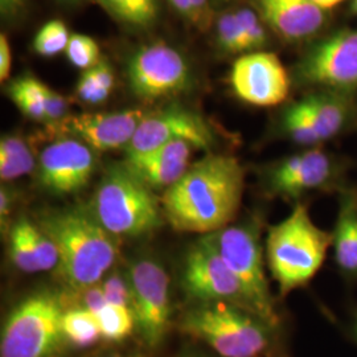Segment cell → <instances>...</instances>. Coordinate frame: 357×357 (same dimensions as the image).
I'll list each match as a JSON object with an SVG mask.
<instances>
[{
	"label": "cell",
	"mask_w": 357,
	"mask_h": 357,
	"mask_svg": "<svg viewBox=\"0 0 357 357\" xmlns=\"http://www.w3.org/2000/svg\"><path fill=\"white\" fill-rule=\"evenodd\" d=\"M332 246L339 268L348 275H357V200L349 193H343Z\"/></svg>",
	"instance_id": "ffe728a7"
},
{
	"label": "cell",
	"mask_w": 357,
	"mask_h": 357,
	"mask_svg": "<svg viewBox=\"0 0 357 357\" xmlns=\"http://www.w3.org/2000/svg\"><path fill=\"white\" fill-rule=\"evenodd\" d=\"M227 1H229V0H212L213 4H224V3H227Z\"/></svg>",
	"instance_id": "ee69618b"
},
{
	"label": "cell",
	"mask_w": 357,
	"mask_h": 357,
	"mask_svg": "<svg viewBox=\"0 0 357 357\" xmlns=\"http://www.w3.org/2000/svg\"><path fill=\"white\" fill-rule=\"evenodd\" d=\"M181 284L184 291L197 303L227 302L255 314L241 282L227 266L206 236H202L193 243L185 255Z\"/></svg>",
	"instance_id": "9c48e42d"
},
{
	"label": "cell",
	"mask_w": 357,
	"mask_h": 357,
	"mask_svg": "<svg viewBox=\"0 0 357 357\" xmlns=\"http://www.w3.org/2000/svg\"><path fill=\"white\" fill-rule=\"evenodd\" d=\"M331 245V233L320 229L301 203L268 228L266 261L282 296L306 286L318 274Z\"/></svg>",
	"instance_id": "3957f363"
},
{
	"label": "cell",
	"mask_w": 357,
	"mask_h": 357,
	"mask_svg": "<svg viewBox=\"0 0 357 357\" xmlns=\"http://www.w3.org/2000/svg\"><path fill=\"white\" fill-rule=\"evenodd\" d=\"M100 323L102 337L109 342H122L137 326L131 308L106 305L96 315Z\"/></svg>",
	"instance_id": "484cf974"
},
{
	"label": "cell",
	"mask_w": 357,
	"mask_h": 357,
	"mask_svg": "<svg viewBox=\"0 0 357 357\" xmlns=\"http://www.w3.org/2000/svg\"><path fill=\"white\" fill-rule=\"evenodd\" d=\"M100 6L122 26L147 29L159 16V0H97Z\"/></svg>",
	"instance_id": "44dd1931"
},
{
	"label": "cell",
	"mask_w": 357,
	"mask_h": 357,
	"mask_svg": "<svg viewBox=\"0 0 357 357\" xmlns=\"http://www.w3.org/2000/svg\"><path fill=\"white\" fill-rule=\"evenodd\" d=\"M237 19L243 28V35L248 43L249 52H258L268 44V33L265 23L255 8L241 7L236 11Z\"/></svg>",
	"instance_id": "4dcf8cb0"
},
{
	"label": "cell",
	"mask_w": 357,
	"mask_h": 357,
	"mask_svg": "<svg viewBox=\"0 0 357 357\" xmlns=\"http://www.w3.org/2000/svg\"><path fill=\"white\" fill-rule=\"evenodd\" d=\"M192 149L188 142H171L151 153L126 156L123 163L132 175L153 191H167L191 166Z\"/></svg>",
	"instance_id": "ac0fdd59"
},
{
	"label": "cell",
	"mask_w": 357,
	"mask_h": 357,
	"mask_svg": "<svg viewBox=\"0 0 357 357\" xmlns=\"http://www.w3.org/2000/svg\"><path fill=\"white\" fill-rule=\"evenodd\" d=\"M101 286L107 305L131 308L132 301L128 275H123L119 271H114L103 278Z\"/></svg>",
	"instance_id": "1f68e13d"
},
{
	"label": "cell",
	"mask_w": 357,
	"mask_h": 357,
	"mask_svg": "<svg viewBox=\"0 0 357 357\" xmlns=\"http://www.w3.org/2000/svg\"><path fill=\"white\" fill-rule=\"evenodd\" d=\"M64 295L38 291L13 307L1 330L0 357H60L66 343Z\"/></svg>",
	"instance_id": "5b68a950"
},
{
	"label": "cell",
	"mask_w": 357,
	"mask_h": 357,
	"mask_svg": "<svg viewBox=\"0 0 357 357\" xmlns=\"http://www.w3.org/2000/svg\"><path fill=\"white\" fill-rule=\"evenodd\" d=\"M144 115L139 109L69 115L54 130L84 142L94 151L103 153L126 149Z\"/></svg>",
	"instance_id": "2e32d148"
},
{
	"label": "cell",
	"mask_w": 357,
	"mask_h": 357,
	"mask_svg": "<svg viewBox=\"0 0 357 357\" xmlns=\"http://www.w3.org/2000/svg\"><path fill=\"white\" fill-rule=\"evenodd\" d=\"M355 330H356V333H357V315H356V326H355Z\"/></svg>",
	"instance_id": "bcb514c9"
},
{
	"label": "cell",
	"mask_w": 357,
	"mask_h": 357,
	"mask_svg": "<svg viewBox=\"0 0 357 357\" xmlns=\"http://www.w3.org/2000/svg\"><path fill=\"white\" fill-rule=\"evenodd\" d=\"M167 1L172 7V10H175L181 17L187 19L188 22H191L193 26H196L197 16H196L195 8L192 6L191 0H167Z\"/></svg>",
	"instance_id": "f35d334b"
},
{
	"label": "cell",
	"mask_w": 357,
	"mask_h": 357,
	"mask_svg": "<svg viewBox=\"0 0 357 357\" xmlns=\"http://www.w3.org/2000/svg\"><path fill=\"white\" fill-rule=\"evenodd\" d=\"M102 357H144L141 354H112Z\"/></svg>",
	"instance_id": "b9f144b4"
},
{
	"label": "cell",
	"mask_w": 357,
	"mask_h": 357,
	"mask_svg": "<svg viewBox=\"0 0 357 357\" xmlns=\"http://www.w3.org/2000/svg\"><path fill=\"white\" fill-rule=\"evenodd\" d=\"M175 141L188 142L193 149L211 150L216 135L203 115L174 103L144 115L125 153L126 156H138Z\"/></svg>",
	"instance_id": "7c38bea8"
},
{
	"label": "cell",
	"mask_w": 357,
	"mask_h": 357,
	"mask_svg": "<svg viewBox=\"0 0 357 357\" xmlns=\"http://www.w3.org/2000/svg\"><path fill=\"white\" fill-rule=\"evenodd\" d=\"M13 65V54L8 36L1 32L0 33V81L6 82L11 73Z\"/></svg>",
	"instance_id": "e575fe53"
},
{
	"label": "cell",
	"mask_w": 357,
	"mask_h": 357,
	"mask_svg": "<svg viewBox=\"0 0 357 357\" xmlns=\"http://www.w3.org/2000/svg\"><path fill=\"white\" fill-rule=\"evenodd\" d=\"M15 199L11 190L1 187L0 190V218H1V227H4L8 222V217L13 212V205Z\"/></svg>",
	"instance_id": "ab89813d"
},
{
	"label": "cell",
	"mask_w": 357,
	"mask_h": 357,
	"mask_svg": "<svg viewBox=\"0 0 357 357\" xmlns=\"http://www.w3.org/2000/svg\"><path fill=\"white\" fill-rule=\"evenodd\" d=\"M354 11L357 13V0L354 1Z\"/></svg>",
	"instance_id": "f6af8a7d"
},
{
	"label": "cell",
	"mask_w": 357,
	"mask_h": 357,
	"mask_svg": "<svg viewBox=\"0 0 357 357\" xmlns=\"http://www.w3.org/2000/svg\"><path fill=\"white\" fill-rule=\"evenodd\" d=\"M230 86L243 102L270 107L284 102L290 77L280 57L270 52H252L238 57L230 70Z\"/></svg>",
	"instance_id": "4fadbf2b"
},
{
	"label": "cell",
	"mask_w": 357,
	"mask_h": 357,
	"mask_svg": "<svg viewBox=\"0 0 357 357\" xmlns=\"http://www.w3.org/2000/svg\"><path fill=\"white\" fill-rule=\"evenodd\" d=\"M216 41L218 50L225 54L249 52L243 28L234 11H225L217 17Z\"/></svg>",
	"instance_id": "83f0119b"
},
{
	"label": "cell",
	"mask_w": 357,
	"mask_h": 357,
	"mask_svg": "<svg viewBox=\"0 0 357 357\" xmlns=\"http://www.w3.org/2000/svg\"><path fill=\"white\" fill-rule=\"evenodd\" d=\"M253 6L266 26L291 43L314 36L327 22L312 0H253Z\"/></svg>",
	"instance_id": "e0dca14e"
},
{
	"label": "cell",
	"mask_w": 357,
	"mask_h": 357,
	"mask_svg": "<svg viewBox=\"0 0 357 357\" xmlns=\"http://www.w3.org/2000/svg\"><path fill=\"white\" fill-rule=\"evenodd\" d=\"M32 221L26 217L19 218L10 230L8 255L13 266L24 273H38V261L31 240Z\"/></svg>",
	"instance_id": "d4e9b609"
},
{
	"label": "cell",
	"mask_w": 357,
	"mask_h": 357,
	"mask_svg": "<svg viewBox=\"0 0 357 357\" xmlns=\"http://www.w3.org/2000/svg\"><path fill=\"white\" fill-rule=\"evenodd\" d=\"M185 357H200V356H185Z\"/></svg>",
	"instance_id": "7dc6e473"
},
{
	"label": "cell",
	"mask_w": 357,
	"mask_h": 357,
	"mask_svg": "<svg viewBox=\"0 0 357 357\" xmlns=\"http://www.w3.org/2000/svg\"><path fill=\"white\" fill-rule=\"evenodd\" d=\"M44 109L47 115V123L51 128H57L69 116L68 100L56 90L52 89L47 84H44Z\"/></svg>",
	"instance_id": "836d02e7"
},
{
	"label": "cell",
	"mask_w": 357,
	"mask_h": 357,
	"mask_svg": "<svg viewBox=\"0 0 357 357\" xmlns=\"http://www.w3.org/2000/svg\"><path fill=\"white\" fill-rule=\"evenodd\" d=\"M90 69L93 70L94 76H96L97 81L100 82V85L102 86L103 89L112 93L114 89L115 75L112 65L107 63V60L101 59V61L98 64L90 68Z\"/></svg>",
	"instance_id": "d590c367"
},
{
	"label": "cell",
	"mask_w": 357,
	"mask_h": 357,
	"mask_svg": "<svg viewBox=\"0 0 357 357\" xmlns=\"http://www.w3.org/2000/svg\"><path fill=\"white\" fill-rule=\"evenodd\" d=\"M90 211L114 237H142L163 224L153 190L132 175L123 162L106 169Z\"/></svg>",
	"instance_id": "277c9868"
},
{
	"label": "cell",
	"mask_w": 357,
	"mask_h": 357,
	"mask_svg": "<svg viewBox=\"0 0 357 357\" xmlns=\"http://www.w3.org/2000/svg\"><path fill=\"white\" fill-rule=\"evenodd\" d=\"M245 171L240 160L208 153L165 191L163 213L178 231L209 234L229 227L243 202Z\"/></svg>",
	"instance_id": "6da1fadb"
},
{
	"label": "cell",
	"mask_w": 357,
	"mask_h": 357,
	"mask_svg": "<svg viewBox=\"0 0 357 357\" xmlns=\"http://www.w3.org/2000/svg\"><path fill=\"white\" fill-rule=\"evenodd\" d=\"M301 82L323 90L357 88V31L343 29L314 44L296 65Z\"/></svg>",
	"instance_id": "8fae6325"
},
{
	"label": "cell",
	"mask_w": 357,
	"mask_h": 357,
	"mask_svg": "<svg viewBox=\"0 0 357 357\" xmlns=\"http://www.w3.org/2000/svg\"><path fill=\"white\" fill-rule=\"evenodd\" d=\"M66 59L78 69H90L101 61V48L90 36L75 33L69 38L66 47Z\"/></svg>",
	"instance_id": "f546056e"
},
{
	"label": "cell",
	"mask_w": 357,
	"mask_h": 357,
	"mask_svg": "<svg viewBox=\"0 0 357 357\" xmlns=\"http://www.w3.org/2000/svg\"><path fill=\"white\" fill-rule=\"evenodd\" d=\"M192 6L197 16L196 26L202 31L208 29L212 24V0H191Z\"/></svg>",
	"instance_id": "74e56055"
},
{
	"label": "cell",
	"mask_w": 357,
	"mask_h": 357,
	"mask_svg": "<svg viewBox=\"0 0 357 357\" xmlns=\"http://www.w3.org/2000/svg\"><path fill=\"white\" fill-rule=\"evenodd\" d=\"M112 93L103 89L97 81L91 69H86L81 73L76 85V97L81 102L86 105H100L105 102Z\"/></svg>",
	"instance_id": "d6a6232c"
},
{
	"label": "cell",
	"mask_w": 357,
	"mask_h": 357,
	"mask_svg": "<svg viewBox=\"0 0 357 357\" xmlns=\"http://www.w3.org/2000/svg\"><path fill=\"white\" fill-rule=\"evenodd\" d=\"M60 3H64V4H75V3H79L81 0H57Z\"/></svg>",
	"instance_id": "7bdbcfd3"
},
{
	"label": "cell",
	"mask_w": 357,
	"mask_h": 357,
	"mask_svg": "<svg viewBox=\"0 0 357 357\" xmlns=\"http://www.w3.org/2000/svg\"><path fill=\"white\" fill-rule=\"evenodd\" d=\"M35 156L26 139L16 134L3 135L0 139V178L11 181L35 169Z\"/></svg>",
	"instance_id": "7402d4cb"
},
{
	"label": "cell",
	"mask_w": 357,
	"mask_h": 357,
	"mask_svg": "<svg viewBox=\"0 0 357 357\" xmlns=\"http://www.w3.org/2000/svg\"><path fill=\"white\" fill-rule=\"evenodd\" d=\"M63 331L68 343L82 348L96 344L102 337L97 317L82 307L66 308L63 317Z\"/></svg>",
	"instance_id": "cb8c5ba5"
},
{
	"label": "cell",
	"mask_w": 357,
	"mask_h": 357,
	"mask_svg": "<svg viewBox=\"0 0 357 357\" xmlns=\"http://www.w3.org/2000/svg\"><path fill=\"white\" fill-rule=\"evenodd\" d=\"M227 266L241 282L253 312L270 327L278 315L270 293L258 230L253 225H234L205 234Z\"/></svg>",
	"instance_id": "52a82bcc"
},
{
	"label": "cell",
	"mask_w": 357,
	"mask_h": 357,
	"mask_svg": "<svg viewBox=\"0 0 357 357\" xmlns=\"http://www.w3.org/2000/svg\"><path fill=\"white\" fill-rule=\"evenodd\" d=\"M126 77L137 98L153 102L190 89L193 73L181 52L165 41H156L142 45L130 56Z\"/></svg>",
	"instance_id": "ba28073f"
},
{
	"label": "cell",
	"mask_w": 357,
	"mask_h": 357,
	"mask_svg": "<svg viewBox=\"0 0 357 357\" xmlns=\"http://www.w3.org/2000/svg\"><path fill=\"white\" fill-rule=\"evenodd\" d=\"M178 328L222 357H257L268 347L270 326L240 307L213 302L188 310Z\"/></svg>",
	"instance_id": "8992f818"
},
{
	"label": "cell",
	"mask_w": 357,
	"mask_h": 357,
	"mask_svg": "<svg viewBox=\"0 0 357 357\" xmlns=\"http://www.w3.org/2000/svg\"><path fill=\"white\" fill-rule=\"evenodd\" d=\"M97 166L94 150L76 138H60L40 153L38 183L57 196L84 190Z\"/></svg>",
	"instance_id": "5bb4252c"
},
{
	"label": "cell",
	"mask_w": 357,
	"mask_h": 357,
	"mask_svg": "<svg viewBox=\"0 0 357 357\" xmlns=\"http://www.w3.org/2000/svg\"><path fill=\"white\" fill-rule=\"evenodd\" d=\"M301 103L321 142L336 137L351 116L349 102L340 91L321 90L307 96Z\"/></svg>",
	"instance_id": "d6986e66"
},
{
	"label": "cell",
	"mask_w": 357,
	"mask_h": 357,
	"mask_svg": "<svg viewBox=\"0 0 357 357\" xmlns=\"http://www.w3.org/2000/svg\"><path fill=\"white\" fill-rule=\"evenodd\" d=\"M132 312L142 339L150 348L160 344L171 324L169 277L151 258H139L128 268Z\"/></svg>",
	"instance_id": "30bf717a"
},
{
	"label": "cell",
	"mask_w": 357,
	"mask_h": 357,
	"mask_svg": "<svg viewBox=\"0 0 357 357\" xmlns=\"http://www.w3.org/2000/svg\"><path fill=\"white\" fill-rule=\"evenodd\" d=\"M7 94L26 118L47 123L43 81L31 75L17 77L8 84Z\"/></svg>",
	"instance_id": "603a6c76"
},
{
	"label": "cell",
	"mask_w": 357,
	"mask_h": 357,
	"mask_svg": "<svg viewBox=\"0 0 357 357\" xmlns=\"http://www.w3.org/2000/svg\"><path fill=\"white\" fill-rule=\"evenodd\" d=\"M28 0H0V13L6 22H16L26 10Z\"/></svg>",
	"instance_id": "8d00e7d4"
},
{
	"label": "cell",
	"mask_w": 357,
	"mask_h": 357,
	"mask_svg": "<svg viewBox=\"0 0 357 357\" xmlns=\"http://www.w3.org/2000/svg\"><path fill=\"white\" fill-rule=\"evenodd\" d=\"M336 175L331 156L318 149H311L270 167L265 184L271 196L296 199L307 192L330 188Z\"/></svg>",
	"instance_id": "9a60e30c"
},
{
	"label": "cell",
	"mask_w": 357,
	"mask_h": 357,
	"mask_svg": "<svg viewBox=\"0 0 357 357\" xmlns=\"http://www.w3.org/2000/svg\"><path fill=\"white\" fill-rule=\"evenodd\" d=\"M318 7H320L321 10H330L333 8L335 6H337L339 3H342L343 0H312Z\"/></svg>",
	"instance_id": "60d3db41"
},
{
	"label": "cell",
	"mask_w": 357,
	"mask_h": 357,
	"mask_svg": "<svg viewBox=\"0 0 357 357\" xmlns=\"http://www.w3.org/2000/svg\"><path fill=\"white\" fill-rule=\"evenodd\" d=\"M59 250L54 273L72 293L82 291L103 281L118 257L116 237L84 206L50 211L38 218Z\"/></svg>",
	"instance_id": "7a4b0ae2"
},
{
	"label": "cell",
	"mask_w": 357,
	"mask_h": 357,
	"mask_svg": "<svg viewBox=\"0 0 357 357\" xmlns=\"http://www.w3.org/2000/svg\"><path fill=\"white\" fill-rule=\"evenodd\" d=\"M282 126L286 134L298 144L315 146L321 142L301 101L291 103L284 110L282 116Z\"/></svg>",
	"instance_id": "4316f807"
},
{
	"label": "cell",
	"mask_w": 357,
	"mask_h": 357,
	"mask_svg": "<svg viewBox=\"0 0 357 357\" xmlns=\"http://www.w3.org/2000/svg\"><path fill=\"white\" fill-rule=\"evenodd\" d=\"M69 29L63 20L54 19L41 26L33 38V50L43 57H53L66 51Z\"/></svg>",
	"instance_id": "f1b7e54d"
}]
</instances>
